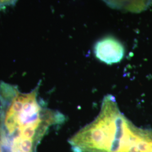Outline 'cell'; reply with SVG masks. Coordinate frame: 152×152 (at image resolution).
Masks as SVG:
<instances>
[{
    "label": "cell",
    "mask_w": 152,
    "mask_h": 152,
    "mask_svg": "<svg viewBox=\"0 0 152 152\" xmlns=\"http://www.w3.org/2000/svg\"><path fill=\"white\" fill-rule=\"evenodd\" d=\"M94 53L99 60L107 64L120 62L125 55V48L118 40L106 37L98 41L94 46Z\"/></svg>",
    "instance_id": "2"
},
{
    "label": "cell",
    "mask_w": 152,
    "mask_h": 152,
    "mask_svg": "<svg viewBox=\"0 0 152 152\" xmlns=\"http://www.w3.org/2000/svg\"><path fill=\"white\" fill-rule=\"evenodd\" d=\"M68 142L73 152H152V130L134 125L108 95L96 118Z\"/></svg>",
    "instance_id": "1"
},
{
    "label": "cell",
    "mask_w": 152,
    "mask_h": 152,
    "mask_svg": "<svg viewBox=\"0 0 152 152\" xmlns=\"http://www.w3.org/2000/svg\"><path fill=\"white\" fill-rule=\"evenodd\" d=\"M114 9L132 12H140L148 9L152 0H103Z\"/></svg>",
    "instance_id": "3"
},
{
    "label": "cell",
    "mask_w": 152,
    "mask_h": 152,
    "mask_svg": "<svg viewBox=\"0 0 152 152\" xmlns=\"http://www.w3.org/2000/svg\"><path fill=\"white\" fill-rule=\"evenodd\" d=\"M18 0H0V7L13 5L16 4Z\"/></svg>",
    "instance_id": "4"
}]
</instances>
